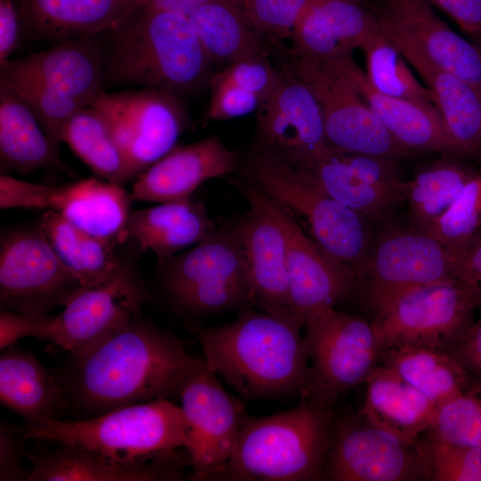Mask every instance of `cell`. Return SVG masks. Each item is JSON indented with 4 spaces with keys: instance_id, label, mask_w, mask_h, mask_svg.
<instances>
[{
    "instance_id": "d6986e66",
    "label": "cell",
    "mask_w": 481,
    "mask_h": 481,
    "mask_svg": "<svg viewBox=\"0 0 481 481\" xmlns=\"http://www.w3.org/2000/svg\"><path fill=\"white\" fill-rule=\"evenodd\" d=\"M375 17L394 44L418 50L481 95V46L452 30L427 0H383Z\"/></svg>"
},
{
    "instance_id": "7c38bea8",
    "label": "cell",
    "mask_w": 481,
    "mask_h": 481,
    "mask_svg": "<svg viewBox=\"0 0 481 481\" xmlns=\"http://www.w3.org/2000/svg\"><path fill=\"white\" fill-rule=\"evenodd\" d=\"M81 287L56 256L39 224L2 232L1 307L48 315L63 306Z\"/></svg>"
},
{
    "instance_id": "44dd1931",
    "label": "cell",
    "mask_w": 481,
    "mask_h": 481,
    "mask_svg": "<svg viewBox=\"0 0 481 481\" xmlns=\"http://www.w3.org/2000/svg\"><path fill=\"white\" fill-rule=\"evenodd\" d=\"M240 164V157L215 135L173 148L134 180L130 196L157 203L187 199L204 182L231 175Z\"/></svg>"
},
{
    "instance_id": "bcb514c9",
    "label": "cell",
    "mask_w": 481,
    "mask_h": 481,
    "mask_svg": "<svg viewBox=\"0 0 481 481\" xmlns=\"http://www.w3.org/2000/svg\"><path fill=\"white\" fill-rule=\"evenodd\" d=\"M63 185L30 183L0 175V208L54 210Z\"/></svg>"
},
{
    "instance_id": "8fae6325",
    "label": "cell",
    "mask_w": 481,
    "mask_h": 481,
    "mask_svg": "<svg viewBox=\"0 0 481 481\" xmlns=\"http://www.w3.org/2000/svg\"><path fill=\"white\" fill-rule=\"evenodd\" d=\"M285 68L317 99L330 149L398 160L414 151L401 144L331 62L292 51Z\"/></svg>"
},
{
    "instance_id": "83f0119b",
    "label": "cell",
    "mask_w": 481,
    "mask_h": 481,
    "mask_svg": "<svg viewBox=\"0 0 481 481\" xmlns=\"http://www.w3.org/2000/svg\"><path fill=\"white\" fill-rule=\"evenodd\" d=\"M216 226L205 205L190 197L131 211L126 232L142 251H151L161 264Z\"/></svg>"
},
{
    "instance_id": "4316f807",
    "label": "cell",
    "mask_w": 481,
    "mask_h": 481,
    "mask_svg": "<svg viewBox=\"0 0 481 481\" xmlns=\"http://www.w3.org/2000/svg\"><path fill=\"white\" fill-rule=\"evenodd\" d=\"M428 88L457 152L481 149V95L466 81L435 64L418 50L395 44Z\"/></svg>"
},
{
    "instance_id": "db71d44e",
    "label": "cell",
    "mask_w": 481,
    "mask_h": 481,
    "mask_svg": "<svg viewBox=\"0 0 481 481\" xmlns=\"http://www.w3.org/2000/svg\"><path fill=\"white\" fill-rule=\"evenodd\" d=\"M209 0H143V6L161 11L176 12L188 15Z\"/></svg>"
},
{
    "instance_id": "60d3db41",
    "label": "cell",
    "mask_w": 481,
    "mask_h": 481,
    "mask_svg": "<svg viewBox=\"0 0 481 481\" xmlns=\"http://www.w3.org/2000/svg\"><path fill=\"white\" fill-rule=\"evenodd\" d=\"M426 479L430 481H481V446L444 441L428 430L415 441Z\"/></svg>"
},
{
    "instance_id": "cb8c5ba5",
    "label": "cell",
    "mask_w": 481,
    "mask_h": 481,
    "mask_svg": "<svg viewBox=\"0 0 481 481\" xmlns=\"http://www.w3.org/2000/svg\"><path fill=\"white\" fill-rule=\"evenodd\" d=\"M327 61L346 77L376 117L401 144L412 151L457 152L438 113L375 89L351 53Z\"/></svg>"
},
{
    "instance_id": "d590c367",
    "label": "cell",
    "mask_w": 481,
    "mask_h": 481,
    "mask_svg": "<svg viewBox=\"0 0 481 481\" xmlns=\"http://www.w3.org/2000/svg\"><path fill=\"white\" fill-rule=\"evenodd\" d=\"M62 143L100 178L120 185L135 179L110 126L93 106L83 107L73 115Z\"/></svg>"
},
{
    "instance_id": "e575fe53",
    "label": "cell",
    "mask_w": 481,
    "mask_h": 481,
    "mask_svg": "<svg viewBox=\"0 0 481 481\" xmlns=\"http://www.w3.org/2000/svg\"><path fill=\"white\" fill-rule=\"evenodd\" d=\"M39 225L56 256L83 287L110 279L121 258L115 245L96 238L66 220L55 210H46Z\"/></svg>"
},
{
    "instance_id": "4dcf8cb0",
    "label": "cell",
    "mask_w": 481,
    "mask_h": 481,
    "mask_svg": "<svg viewBox=\"0 0 481 481\" xmlns=\"http://www.w3.org/2000/svg\"><path fill=\"white\" fill-rule=\"evenodd\" d=\"M131 200L123 185L91 177L64 184L54 210L80 230L117 245L128 238Z\"/></svg>"
},
{
    "instance_id": "74e56055",
    "label": "cell",
    "mask_w": 481,
    "mask_h": 481,
    "mask_svg": "<svg viewBox=\"0 0 481 481\" xmlns=\"http://www.w3.org/2000/svg\"><path fill=\"white\" fill-rule=\"evenodd\" d=\"M361 49L365 54L366 77L375 89L438 113L428 88L416 78L405 58L379 26Z\"/></svg>"
},
{
    "instance_id": "5bb4252c",
    "label": "cell",
    "mask_w": 481,
    "mask_h": 481,
    "mask_svg": "<svg viewBox=\"0 0 481 481\" xmlns=\"http://www.w3.org/2000/svg\"><path fill=\"white\" fill-rule=\"evenodd\" d=\"M257 110L254 145L291 166L312 170L330 151L320 104L285 67Z\"/></svg>"
},
{
    "instance_id": "c3c4849f",
    "label": "cell",
    "mask_w": 481,
    "mask_h": 481,
    "mask_svg": "<svg viewBox=\"0 0 481 481\" xmlns=\"http://www.w3.org/2000/svg\"><path fill=\"white\" fill-rule=\"evenodd\" d=\"M24 442L21 428L0 421L1 481H28L29 470H26L21 464L26 453Z\"/></svg>"
},
{
    "instance_id": "9a60e30c",
    "label": "cell",
    "mask_w": 481,
    "mask_h": 481,
    "mask_svg": "<svg viewBox=\"0 0 481 481\" xmlns=\"http://www.w3.org/2000/svg\"><path fill=\"white\" fill-rule=\"evenodd\" d=\"M178 95L143 87L107 93L93 102L110 126L135 178L176 146L187 118Z\"/></svg>"
},
{
    "instance_id": "ffe728a7",
    "label": "cell",
    "mask_w": 481,
    "mask_h": 481,
    "mask_svg": "<svg viewBox=\"0 0 481 481\" xmlns=\"http://www.w3.org/2000/svg\"><path fill=\"white\" fill-rule=\"evenodd\" d=\"M249 211L236 221L252 304L261 311L288 319L304 328L294 316L283 232L266 208L253 196L242 193Z\"/></svg>"
},
{
    "instance_id": "b9f144b4",
    "label": "cell",
    "mask_w": 481,
    "mask_h": 481,
    "mask_svg": "<svg viewBox=\"0 0 481 481\" xmlns=\"http://www.w3.org/2000/svg\"><path fill=\"white\" fill-rule=\"evenodd\" d=\"M428 431L450 443L481 446V385L438 406Z\"/></svg>"
},
{
    "instance_id": "7402d4cb",
    "label": "cell",
    "mask_w": 481,
    "mask_h": 481,
    "mask_svg": "<svg viewBox=\"0 0 481 481\" xmlns=\"http://www.w3.org/2000/svg\"><path fill=\"white\" fill-rule=\"evenodd\" d=\"M28 481H163L184 477L183 463L173 453L146 462H124L102 453L59 443L54 449L26 451Z\"/></svg>"
},
{
    "instance_id": "30bf717a",
    "label": "cell",
    "mask_w": 481,
    "mask_h": 481,
    "mask_svg": "<svg viewBox=\"0 0 481 481\" xmlns=\"http://www.w3.org/2000/svg\"><path fill=\"white\" fill-rule=\"evenodd\" d=\"M304 329L310 377L303 398L334 406L379 364L381 348L373 325L332 307L307 319Z\"/></svg>"
},
{
    "instance_id": "ac0fdd59",
    "label": "cell",
    "mask_w": 481,
    "mask_h": 481,
    "mask_svg": "<svg viewBox=\"0 0 481 481\" xmlns=\"http://www.w3.org/2000/svg\"><path fill=\"white\" fill-rule=\"evenodd\" d=\"M149 293L133 268L121 260L107 281L81 287L53 316L50 340L79 355L140 313Z\"/></svg>"
},
{
    "instance_id": "52a82bcc",
    "label": "cell",
    "mask_w": 481,
    "mask_h": 481,
    "mask_svg": "<svg viewBox=\"0 0 481 481\" xmlns=\"http://www.w3.org/2000/svg\"><path fill=\"white\" fill-rule=\"evenodd\" d=\"M159 265L165 302L175 311L208 315L253 306L236 221Z\"/></svg>"
},
{
    "instance_id": "1f68e13d",
    "label": "cell",
    "mask_w": 481,
    "mask_h": 481,
    "mask_svg": "<svg viewBox=\"0 0 481 481\" xmlns=\"http://www.w3.org/2000/svg\"><path fill=\"white\" fill-rule=\"evenodd\" d=\"M364 384L366 419L413 443L429 428L438 405L389 368L379 363Z\"/></svg>"
},
{
    "instance_id": "277c9868",
    "label": "cell",
    "mask_w": 481,
    "mask_h": 481,
    "mask_svg": "<svg viewBox=\"0 0 481 481\" xmlns=\"http://www.w3.org/2000/svg\"><path fill=\"white\" fill-rule=\"evenodd\" d=\"M332 408L306 397L293 409L266 417L248 413L230 458L209 480L324 479Z\"/></svg>"
},
{
    "instance_id": "5b68a950",
    "label": "cell",
    "mask_w": 481,
    "mask_h": 481,
    "mask_svg": "<svg viewBox=\"0 0 481 481\" xmlns=\"http://www.w3.org/2000/svg\"><path fill=\"white\" fill-rule=\"evenodd\" d=\"M239 169L242 178L301 219L311 239L355 286L373 237L370 220L331 197L311 171L267 153L251 150Z\"/></svg>"
},
{
    "instance_id": "9c48e42d",
    "label": "cell",
    "mask_w": 481,
    "mask_h": 481,
    "mask_svg": "<svg viewBox=\"0 0 481 481\" xmlns=\"http://www.w3.org/2000/svg\"><path fill=\"white\" fill-rule=\"evenodd\" d=\"M481 299L452 279L411 289L371 319L381 351L400 346L448 351L474 322Z\"/></svg>"
},
{
    "instance_id": "8d00e7d4",
    "label": "cell",
    "mask_w": 481,
    "mask_h": 481,
    "mask_svg": "<svg viewBox=\"0 0 481 481\" xmlns=\"http://www.w3.org/2000/svg\"><path fill=\"white\" fill-rule=\"evenodd\" d=\"M472 175L462 167L446 161L420 169L407 182L410 226L428 232Z\"/></svg>"
},
{
    "instance_id": "816d5d0a",
    "label": "cell",
    "mask_w": 481,
    "mask_h": 481,
    "mask_svg": "<svg viewBox=\"0 0 481 481\" xmlns=\"http://www.w3.org/2000/svg\"><path fill=\"white\" fill-rule=\"evenodd\" d=\"M454 252L456 279L469 285L481 299V231Z\"/></svg>"
},
{
    "instance_id": "f5cc1de1",
    "label": "cell",
    "mask_w": 481,
    "mask_h": 481,
    "mask_svg": "<svg viewBox=\"0 0 481 481\" xmlns=\"http://www.w3.org/2000/svg\"><path fill=\"white\" fill-rule=\"evenodd\" d=\"M23 29L17 4L13 0H0V63L19 48Z\"/></svg>"
},
{
    "instance_id": "4fadbf2b",
    "label": "cell",
    "mask_w": 481,
    "mask_h": 481,
    "mask_svg": "<svg viewBox=\"0 0 481 481\" xmlns=\"http://www.w3.org/2000/svg\"><path fill=\"white\" fill-rule=\"evenodd\" d=\"M177 398L188 424L183 448L191 479L209 480L230 458L248 412L201 359L182 382Z\"/></svg>"
},
{
    "instance_id": "681fc988",
    "label": "cell",
    "mask_w": 481,
    "mask_h": 481,
    "mask_svg": "<svg viewBox=\"0 0 481 481\" xmlns=\"http://www.w3.org/2000/svg\"><path fill=\"white\" fill-rule=\"evenodd\" d=\"M466 371L474 385H481V315L447 351Z\"/></svg>"
},
{
    "instance_id": "7bdbcfd3",
    "label": "cell",
    "mask_w": 481,
    "mask_h": 481,
    "mask_svg": "<svg viewBox=\"0 0 481 481\" xmlns=\"http://www.w3.org/2000/svg\"><path fill=\"white\" fill-rule=\"evenodd\" d=\"M481 231V173L473 175L428 233L454 249Z\"/></svg>"
},
{
    "instance_id": "f6af8a7d",
    "label": "cell",
    "mask_w": 481,
    "mask_h": 481,
    "mask_svg": "<svg viewBox=\"0 0 481 481\" xmlns=\"http://www.w3.org/2000/svg\"><path fill=\"white\" fill-rule=\"evenodd\" d=\"M338 152L359 178L404 200H407L408 185L402 178L397 160L373 155Z\"/></svg>"
},
{
    "instance_id": "7a4b0ae2",
    "label": "cell",
    "mask_w": 481,
    "mask_h": 481,
    "mask_svg": "<svg viewBox=\"0 0 481 481\" xmlns=\"http://www.w3.org/2000/svg\"><path fill=\"white\" fill-rule=\"evenodd\" d=\"M185 326L208 368L245 400L304 397L310 365L296 322L247 306L225 324Z\"/></svg>"
},
{
    "instance_id": "8992f818",
    "label": "cell",
    "mask_w": 481,
    "mask_h": 481,
    "mask_svg": "<svg viewBox=\"0 0 481 481\" xmlns=\"http://www.w3.org/2000/svg\"><path fill=\"white\" fill-rule=\"evenodd\" d=\"M24 441L46 440L141 463L184 447L188 424L179 405L158 399L115 408L77 420L58 418L21 428Z\"/></svg>"
},
{
    "instance_id": "ee69618b",
    "label": "cell",
    "mask_w": 481,
    "mask_h": 481,
    "mask_svg": "<svg viewBox=\"0 0 481 481\" xmlns=\"http://www.w3.org/2000/svg\"><path fill=\"white\" fill-rule=\"evenodd\" d=\"M317 0H240L257 30L265 37L281 40L292 33Z\"/></svg>"
},
{
    "instance_id": "836d02e7",
    "label": "cell",
    "mask_w": 481,
    "mask_h": 481,
    "mask_svg": "<svg viewBox=\"0 0 481 481\" xmlns=\"http://www.w3.org/2000/svg\"><path fill=\"white\" fill-rule=\"evenodd\" d=\"M438 406L472 387L463 367L446 351L400 346L380 352L379 362Z\"/></svg>"
},
{
    "instance_id": "6da1fadb",
    "label": "cell",
    "mask_w": 481,
    "mask_h": 481,
    "mask_svg": "<svg viewBox=\"0 0 481 481\" xmlns=\"http://www.w3.org/2000/svg\"><path fill=\"white\" fill-rule=\"evenodd\" d=\"M199 359L179 337L140 313L86 351L71 355L57 378L68 406L94 417L133 404L177 398Z\"/></svg>"
},
{
    "instance_id": "f907efd6",
    "label": "cell",
    "mask_w": 481,
    "mask_h": 481,
    "mask_svg": "<svg viewBox=\"0 0 481 481\" xmlns=\"http://www.w3.org/2000/svg\"><path fill=\"white\" fill-rule=\"evenodd\" d=\"M449 15L481 45V0H427Z\"/></svg>"
},
{
    "instance_id": "603a6c76",
    "label": "cell",
    "mask_w": 481,
    "mask_h": 481,
    "mask_svg": "<svg viewBox=\"0 0 481 481\" xmlns=\"http://www.w3.org/2000/svg\"><path fill=\"white\" fill-rule=\"evenodd\" d=\"M0 67L37 77L89 106L103 91L102 34L57 42Z\"/></svg>"
},
{
    "instance_id": "f1b7e54d",
    "label": "cell",
    "mask_w": 481,
    "mask_h": 481,
    "mask_svg": "<svg viewBox=\"0 0 481 481\" xmlns=\"http://www.w3.org/2000/svg\"><path fill=\"white\" fill-rule=\"evenodd\" d=\"M0 401L27 426L56 419L68 407L58 379L16 344L2 349L0 355Z\"/></svg>"
},
{
    "instance_id": "d6a6232c",
    "label": "cell",
    "mask_w": 481,
    "mask_h": 481,
    "mask_svg": "<svg viewBox=\"0 0 481 481\" xmlns=\"http://www.w3.org/2000/svg\"><path fill=\"white\" fill-rule=\"evenodd\" d=\"M211 61L227 65L265 53V37L240 0H209L188 15Z\"/></svg>"
},
{
    "instance_id": "3957f363",
    "label": "cell",
    "mask_w": 481,
    "mask_h": 481,
    "mask_svg": "<svg viewBox=\"0 0 481 481\" xmlns=\"http://www.w3.org/2000/svg\"><path fill=\"white\" fill-rule=\"evenodd\" d=\"M104 83L189 93L208 82L210 59L187 15L140 7L102 34Z\"/></svg>"
},
{
    "instance_id": "ab89813d",
    "label": "cell",
    "mask_w": 481,
    "mask_h": 481,
    "mask_svg": "<svg viewBox=\"0 0 481 481\" xmlns=\"http://www.w3.org/2000/svg\"><path fill=\"white\" fill-rule=\"evenodd\" d=\"M4 77L29 105L45 133L60 151L64 129L82 105L70 95L33 76L0 67Z\"/></svg>"
},
{
    "instance_id": "2e32d148",
    "label": "cell",
    "mask_w": 481,
    "mask_h": 481,
    "mask_svg": "<svg viewBox=\"0 0 481 481\" xmlns=\"http://www.w3.org/2000/svg\"><path fill=\"white\" fill-rule=\"evenodd\" d=\"M324 479L417 481L426 479L415 442L407 441L358 412L332 420Z\"/></svg>"
},
{
    "instance_id": "ba28073f",
    "label": "cell",
    "mask_w": 481,
    "mask_h": 481,
    "mask_svg": "<svg viewBox=\"0 0 481 481\" xmlns=\"http://www.w3.org/2000/svg\"><path fill=\"white\" fill-rule=\"evenodd\" d=\"M452 279H456L454 249L412 226L389 227L373 235L354 298L373 317L411 289Z\"/></svg>"
},
{
    "instance_id": "f35d334b",
    "label": "cell",
    "mask_w": 481,
    "mask_h": 481,
    "mask_svg": "<svg viewBox=\"0 0 481 481\" xmlns=\"http://www.w3.org/2000/svg\"><path fill=\"white\" fill-rule=\"evenodd\" d=\"M310 171L331 197L370 221L384 218L404 201L401 197L359 178L340 153L332 149Z\"/></svg>"
},
{
    "instance_id": "f546056e",
    "label": "cell",
    "mask_w": 481,
    "mask_h": 481,
    "mask_svg": "<svg viewBox=\"0 0 481 481\" xmlns=\"http://www.w3.org/2000/svg\"><path fill=\"white\" fill-rule=\"evenodd\" d=\"M0 165L4 172L20 175L48 168L69 171L29 105L2 76Z\"/></svg>"
},
{
    "instance_id": "7dc6e473",
    "label": "cell",
    "mask_w": 481,
    "mask_h": 481,
    "mask_svg": "<svg viewBox=\"0 0 481 481\" xmlns=\"http://www.w3.org/2000/svg\"><path fill=\"white\" fill-rule=\"evenodd\" d=\"M53 315H32L0 309V348L16 344L23 338L50 339Z\"/></svg>"
},
{
    "instance_id": "484cf974",
    "label": "cell",
    "mask_w": 481,
    "mask_h": 481,
    "mask_svg": "<svg viewBox=\"0 0 481 481\" xmlns=\"http://www.w3.org/2000/svg\"><path fill=\"white\" fill-rule=\"evenodd\" d=\"M379 29L360 0H317L296 26L292 52L329 60L360 48Z\"/></svg>"
},
{
    "instance_id": "e0dca14e",
    "label": "cell",
    "mask_w": 481,
    "mask_h": 481,
    "mask_svg": "<svg viewBox=\"0 0 481 481\" xmlns=\"http://www.w3.org/2000/svg\"><path fill=\"white\" fill-rule=\"evenodd\" d=\"M230 182L257 200L283 232L292 310L300 324L354 297V281L329 260L292 212L242 177Z\"/></svg>"
},
{
    "instance_id": "d4e9b609",
    "label": "cell",
    "mask_w": 481,
    "mask_h": 481,
    "mask_svg": "<svg viewBox=\"0 0 481 481\" xmlns=\"http://www.w3.org/2000/svg\"><path fill=\"white\" fill-rule=\"evenodd\" d=\"M24 29L54 43L103 34L143 6V0H17Z\"/></svg>"
}]
</instances>
